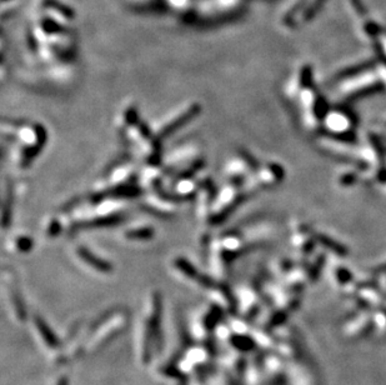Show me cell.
Masks as SVG:
<instances>
[{"label": "cell", "mask_w": 386, "mask_h": 385, "mask_svg": "<svg viewBox=\"0 0 386 385\" xmlns=\"http://www.w3.org/2000/svg\"><path fill=\"white\" fill-rule=\"evenodd\" d=\"M3 125L8 126L9 132L3 130V137L9 140L15 141V158L18 166L29 165L36 155L39 154L42 145L45 144V130L38 124H10L4 123Z\"/></svg>", "instance_id": "cell-1"}, {"label": "cell", "mask_w": 386, "mask_h": 385, "mask_svg": "<svg viewBox=\"0 0 386 385\" xmlns=\"http://www.w3.org/2000/svg\"><path fill=\"white\" fill-rule=\"evenodd\" d=\"M323 121L324 126L331 134H349L355 125V121L350 113L344 112V110L328 112Z\"/></svg>", "instance_id": "cell-2"}, {"label": "cell", "mask_w": 386, "mask_h": 385, "mask_svg": "<svg viewBox=\"0 0 386 385\" xmlns=\"http://www.w3.org/2000/svg\"><path fill=\"white\" fill-rule=\"evenodd\" d=\"M283 177L284 170L282 166L274 163L266 164V165L261 166L259 172L256 173L255 183H256V186H260V188H270V186L276 185L279 182H282Z\"/></svg>", "instance_id": "cell-3"}, {"label": "cell", "mask_w": 386, "mask_h": 385, "mask_svg": "<svg viewBox=\"0 0 386 385\" xmlns=\"http://www.w3.org/2000/svg\"><path fill=\"white\" fill-rule=\"evenodd\" d=\"M199 112V106L198 105H191L189 106L188 109H185L184 112L178 113L177 115L173 117L171 120H167L165 124L163 125V128L160 129V132L158 133V138L159 139H164V138L170 137L175 130L181 128L186 121L190 120L195 114Z\"/></svg>", "instance_id": "cell-4"}, {"label": "cell", "mask_w": 386, "mask_h": 385, "mask_svg": "<svg viewBox=\"0 0 386 385\" xmlns=\"http://www.w3.org/2000/svg\"><path fill=\"white\" fill-rule=\"evenodd\" d=\"M76 255H78L79 259L84 260L85 264L92 265V268H94L95 270H100V271L112 270V267H110L108 263H105L101 259H99V258H96L92 251L87 250V249L83 248V246H79V248L76 249Z\"/></svg>", "instance_id": "cell-5"}, {"label": "cell", "mask_w": 386, "mask_h": 385, "mask_svg": "<svg viewBox=\"0 0 386 385\" xmlns=\"http://www.w3.org/2000/svg\"><path fill=\"white\" fill-rule=\"evenodd\" d=\"M292 246L296 251H299V254H311L310 251L313 250L314 246V239L311 237L308 236L306 231H304L300 229V231H296L292 237Z\"/></svg>", "instance_id": "cell-6"}, {"label": "cell", "mask_w": 386, "mask_h": 385, "mask_svg": "<svg viewBox=\"0 0 386 385\" xmlns=\"http://www.w3.org/2000/svg\"><path fill=\"white\" fill-rule=\"evenodd\" d=\"M35 325H36V328H38L40 335L42 336V339H44V341L47 343L48 347H50V348H58L59 347L58 338H56V335L54 334L53 330L50 329L49 325H48L47 323L42 320L41 318L36 316Z\"/></svg>", "instance_id": "cell-7"}, {"label": "cell", "mask_w": 386, "mask_h": 385, "mask_svg": "<svg viewBox=\"0 0 386 385\" xmlns=\"http://www.w3.org/2000/svg\"><path fill=\"white\" fill-rule=\"evenodd\" d=\"M230 341H231L232 347L237 348L240 352H250L255 347V341L246 335H238L237 334V335L231 336Z\"/></svg>", "instance_id": "cell-8"}, {"label": "cell", "mask_w": 386, "mask_h": 385, "mask_svg": "<svg viewBox=\"0 0 386 385\" xmlns=\"http://www.w3.org/2000/svg\"><path fill=\"white\" fill-rule=\"evenodd\" d=\"M331 273L335 274V282H336L337 285H344V284H349L348 282L351 280V274L350 271L346 270L345 268L342 267H336L333 269Z\"/></svg>", "instance_id": "cell-9"}, {"label": "cell", "mask_w": 386, "mask_h": 385, "mask_svg": "<svg viewBox=\"0 0 386 385\" xmlns=\"http://www.w3.org/2000/svg\"><path fill=\"white\" fill-rule=\"evenodd\" d=\"M356 178L357 174L353 170L341 172V174H339V178H337V183L342 186H351L356 183Z\"/></svg>", "instance_id": "cell-10"}, {"label": "cell", "mask_w": 386, "mask_h": 385, "mask_svg": "<svg viewBox=\"0 0 386 385\" xmlns=\"http://www.w3.org/2000/svg\"><path fill=\"white\" fill-rule=\"evenodd\" d=\"M56 385H68V379H67V376H63V378L59 379L58 384H56Z\"/></svg>", "instance_id": "cell-11"}]
</instances>
